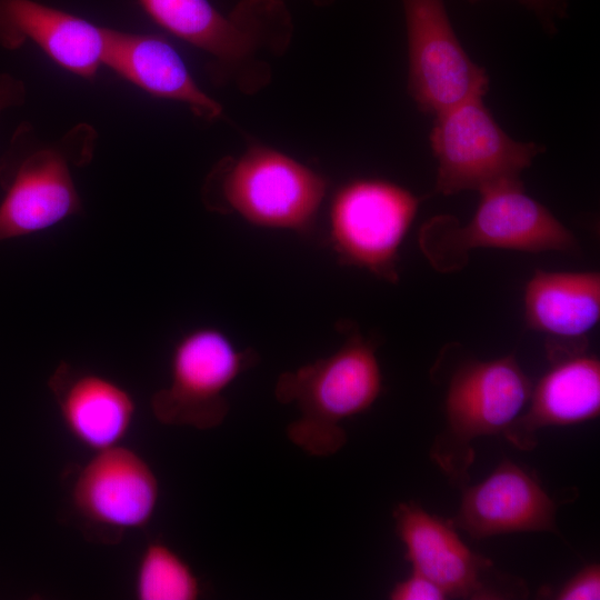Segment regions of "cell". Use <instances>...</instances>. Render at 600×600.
Wrapping results in <instances>:
<instances>
[{
  "mask_svg": "<svg viewBox=\"0 0 600 600\" xmlns=\"http://www.w3.org/2000/svg\"><path fill=\"white\" fill-rule=\"evenodd\" d=\"M419 204L412 192L389 181L343 186L330 207V239L340 260L396 282L400 246Z\"/></svg>",
  "mask_w": 600,
  "mask_h": 600,
  "instance_id": "9",
  "label": "cell"
},
{
  "mask_svg": "<svg viewBox=\"0 0 600 600\" xmlns=\"http://www.w3.org/2000/svg\"><path fill=\"white\" fill-rule=\"evenodd\" d=\"M27 98V88L24 82L10 74L0 73V114L14 107H20Z\"/></svg>",
  "mask_w": 600,
  "mask_h": 600,
  "instance_id": "22",
  "label": "cell"
},
{
  "mask_svg": "<svg viewBox=\"0 0 600 600\" xmlns=\"http://www.w3.org/2000/svg\"><path fill=\"white\" fill-rule=\"evenodd\" d=\"M326 191L327 181L316 171L274 149L254 146L238 159L219 161L203 182L201 199L214 212L300 231L313 222Z\"/></svg>",
  "mask_w": 600,
  "mask_h": 600,
  "instance_id": "5",
  "label": "cell"
},
{
  "mask_svg": "<svg viewBox=\"0 0 600 600\" xmlns=\"http://www.w3.org/2000/svg\"><path fill=\"white\" fill-rule=\"evenodd\" d=\"M317 4H327L331 2L332 0H313Z\"/></svg>",
  "mask_w": 600,
  "mask_h": 600,
  "instance_id": "24",
  "label": "cell"
},
{
  "mask_svg": "<svg viewBox=\"0 0 600 600\" xmlns=\"http://www.w3.org/2000/svg\"><path fill=\"white\" fill-rule=\"evenodd\" d=\"M401 1L408 38V90L420 111L437 116L483 97L487 73L462 48L443 0Z\"/></svg>",
  "mask_w": 600,
  "mask_h": 600,
  "instance_id": "10",
  "label": "cell"
},
{
  "mask_svg": "<svg viewBox=\"0 0 600 600\" xmlns=\"http://www.w3.org/2000/svg\"><path fill=\"white\" fill-rule=\"evenodd\" d=\"M48 386L67 431L83 447L99 451L118 446L130 430L136 402L113 380L60 362Z\"/></svg>",
  "mask_w": 600,
  "mask_h": 600,
  "instance_id": "17",
  "label": "cell"
},
{
  "mask_svg": "<svg viewBox=\"0 0 600 600\" xmlns=\"http://www.w3.org/2000/svg\"><path fill=\"white\" fill-rule=\"evenodd\" d=\"M256 358L253 351L239 349L217 328L189 331L172 350L168 386L151 397L154 418L166 426L219 427L230 410L226 391Z\"/></svg>",
  "mask_w": 600,
  "mask_h": 600,
  "instance_id": "7",
  "label": "cell"
},
{
  "mask_svg": "<svg viewBox=\"0 0 600 600\" xmlns=\"http://www.w3.org/2000/svg\"><path fill=\"white\" fill-rule=\"evenodd\" d=\"M392 518L412 571L433 581L448 598L491 600L517 594V584L507 583L490 559L473 552L450 519L432 514L412 500L399 502Z\"/></svg>",
  "mask_w": 600,
  "mask_h": 600,
  "instance_id": "11",
  "label": "cell"
},
{
  "mask_svg": "<svg viewBox=\"0 0 600 600\" xmlns=\"http://www.w3.org/2000/svg\"><path fill=\"white\" fill-rule=\"evenodd\" d=\"M102 66L149 96L186 104L203 121L221 118V104L194 81L183 59L163 37L104 27Z\"/></svg>",
  "mask_w": 600,
  "mask_h": 600,
  "instance_id": "14",
  "label": "cell"
},
{
  "mask_svg": "<svg viewBox=\"0 0 600 600\" xmlns=\"http://www.w3.org/2000/svg\"><path fill=\"white\" fill-rule=\"evenodd\" d=\"M160 27L201 50L218 84L256 93L271 79L268 58L282 54L293 32L282 0H240L224 14L209 0H138Z\"/></svg>",
  "mask_w": 600,
  "mask_h": 600,
  "instance_id": "1",
  "label": "cell"
},
{
  "mask_svg": "<svg viewBox=\"0 0 600 600\" xmlns=\"http://www.w3.org/2000/svg\"><path fill=\"white\" fill-rule=\"evenodd\" d=\"M134 593L139 600H196L201 586L178 552L163 542L153 541L140 556Z\"/></svg>",
  "mask_w": 600,
  "mask_h": 600,
  "instance_id": "19",
  "label": "cell"
},
{
  "mask_svg": "<svg viewBox=\"0 0 600 600\" xmlns=\"http://www.w3.org/2000/svg\"><path fill=\"white\" fill-rule=\"evenodd\" d=\"M98 134L79 123L53 141L38 138L23 122L0 163L6 194L0 203V242L37 233L81 214L83 206L71 167L91 162Z\"/></svg>",
  "mask_w": 600,
  "mask_h": 600,
  "instance_id": "3",
  "label": "cell"
},
{
  "mask_svg": "<svg viewBox=\"0 0 600 600\" xmlns=\"http://www.w3.org/2000/svg\"><path fill=\"white\" fill-rule=\"evenodd\" d=\"M477 2L479 0H469ZM521 3L533 10L546 23L552 24L553 16H561L564 12L562 0H519Z\"/></svg>",
  "mask_w": 600,
  "mask_h": 600,
  "instance_id": "23",
  "label": "cell"
},
{
  "mask_svg": "<svg viewBox=\"0 0 600 600\" xmlns=\"http://www.w3.org/2000/svg\"><path fill=\"white\" fill-rule=\"evenodd\" d=\"M557 506L530 470L503 460L481 482L464 488L450 519L474 539L520 532L559 533Z\"/></svg>",
  "mask_w": 600,
  "mask_h": 600,
  "instance_id": "13",
  "label": "cell"
},
{
  "mask_svg": "<svg viewBox=\"0 0 600 600\" xmlns=\"http://www.w3.org/2000/svg\"><path fill=\"white\" fill-rule=\"evenodd\" d=\"M430 143L438 161L436 191L450 196L480 191L519 179L543 147L509 137L484 107L482 97L436 116Z\"/></svg>",
  "mask_w": 600,
  "mask_h": 600,
  "instance_id": "8",
  "label": "cell"
},
{
  "mask_svg": "<svg viewBox=\"0 0 600 600\" xmlns=\"http://www.w3.org/2000/svg\"><path fill=\"white\" fill-rule=\"evenodd\" d=\"M557 600H599L600 566L592 562L578 571L556 592Z\"/></svg>",
  "mask_w": 600,
  "mask_h": 600,
  "instance_id": "20",
  "label": "cell"
},
{
  "mask_svg": "<svg viewBox=\"0 0 600 600\" xmlns=\"http://www.w3.org/2000/svg\"><path fill=\"white\" fill-rule=\"evenodd\" d=\"M523 313L529 329L579 346L600 319L599 272L536 270L524 287Z\"/></svg>",
  "mask_w": 600,
  "mask_h": 600,
  "instance_id": "18",
  "label": "cell"
},
{
  "mask_svg": "<svg viewBox=\"0 0 600 600\" xmlns=\"http://www.w3.org/2000/svg\"><path fill=\"white\" fill-rule=\"evenodd\" d=\"M160 496L159 481L136 451L113 446L96 451L79 470L71 489V504L87 529L120 540L152 519Z\"/></svg>",
  "mask_w": 600,
  "mask_h": 600,
  "instance_id": "12",
  "label": "cell"
},
{
  "mask_svg": "<svg viewBox=\"0 0 600 600\" xmlns=\"http://www.w3.org/2000/svg\"><path fill=\"white\" fill-rule=\"evenodd\" d=\"M470 221L460 226L448 214L433 217L419 232V246L440 272L460 270L471 250L493 248L523 252H577L576 236L543 204L524 191L519 179L504 180L479 191Z\"/></svg>",
  "mask_w": 600,
  "mask_h": 600,
  "instance_id": "4",
  "label": "cell"
},
{
  "mask_svg": "<svg viewBox=\"0 0 600 600\" xmlns=\"http://www.w3.org/2000/svg\"><path fill=\"white\" fill-rule=\"evenodd\" d=\"M391 600H443L446 592L433 581L419 572L411 573L396 582L389 592Z\"/></svg>",
  "mask_w": 600,
  "mask_h": 600,
  "instance_id": "21",
  "label": "cell"
},
{
  "mask_svg": "<svg viewBox=\"0 0 600 600\" xmlns=\"http://www.w3.org/2000/svg\"><path fill=\"white\" fill-rule=\"evenodd\" d=\"M532 382L513 354L470 360L452 374L444 398V427L430 457L453 483L464 486L474 460L473 441L504 433L524 410Z\"/></svg>",
  "mask_w": 600,
  "mask_h": 600,
  "instance_id": "6",
  "label": "cell"
},
{
  "mask_svg": "<svg viewBox=\"0 0 600 600\" xmlns=\"http://www.w3.org/2000/svg\"><path fill=\"white\" fill-rule=\"evenodd\" d=\"M550 361V369L532 384L524 410L503 433L518 449H533L543 428L579 424L600 414L599 359L583 351Z\"/></svg>",
  "mask_w": 600,
  "mask_h": 600,
  "instance_id": "16",
  "label": "cell"
},
{
  "mask_svg": "<svg viewBox=\"0 0 600 600\" xmlns=\"http://www.w3.org/2000/svg\"><path fill=\"white\" fill-rule=\"evenodd\" d=\"M27 41L82 79L94 80L102 67L104 27L34 0H0V47Z\"/></svg>",
  "mask_w": 600,
  "mask_h": 600,
  "instance_id": "15",
  "label": "cell"
},
{
  "mask_svg": "<svg viewBox=\"0 0 600 600\" xmlns=\"http://www.w3.org/2000/svg\"><path fill=\"white\" fill-rule=\"evenodd\" d=\"M382 383L374 343L351 330L331 354L279 376L276 399L299 411L287 427L289 440L312 457L337 453L347 443L342 422L370 409Z\"/></svg>",
  "mask_w": 600,
  "mask_h": 600,
  "instance_id": "2",
  "label": "cell"
}]
</instances>
